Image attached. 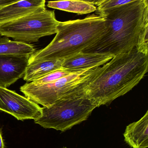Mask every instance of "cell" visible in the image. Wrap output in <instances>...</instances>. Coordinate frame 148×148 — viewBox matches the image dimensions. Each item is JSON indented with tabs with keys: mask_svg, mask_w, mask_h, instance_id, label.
<instances>
[{
	"mask_svg": "<svg viewBox=\"0 0 148 148\" xmlns=\"http://www.w3.org/2000/svg\"><path fill=\"white\" fill-rule=\"evenodd\" d=\"M114 57L106 54L80 52L63 59L62 68L64 69L81 70L101 67Z\"/></svg>",
	"mask_w": 148,
	"mask_h": 148,
	"instance_id": "obj_10",
	"label": "cell"
},
{
	"mask_svg": "<svg viewBox=\"0 0 148 148\" xmlns=\"http://www.w3.org/2000/svg\"><path fill=\"white\" fill-rule=\"evenodd\" d=\"M0 110L22 121L35 120L41 114V108L38 104L15 91L1 87Z\"/></svg>",
	"mask_w": 148,
	"mask_h": 148,
	"instance_id": "obj_7",
	"label": "cell"
},
{
	"mask_svg": "<svg viewBox=\"0 0 148 148\" xmlns=\"http://www.w3.org/2000/svg\"><path fill=\"white\" fill-rule=\"evenodd\" d=\"M59 22L54 10L46 8L19 19L0 24L1 36L28 43L36 42L41 37L57 33Z\"/></svg>",
	"mask_w": 148,
	"mask_h": 148,
	"instance_id": "obj_6",
	"label": "cell"
},
{
	"mask_svg": "<svg viewBox=\"0 0 148 148\" xmlns=\"http://www.w3.org/2000/svg\"><path fill=\"white\" fill-rule=\"evenodd\" d=\"M124 140L133 148L148 147V111L139 121L130 123L123 134Z\"/></svg>",
	"mask_w": 148,
	"mask_h": 148,
	"instance_id": "obj_11",
	"label": "cell"
},
{
	"mask_svg": "<svg viewBox=\"0 0 148 148\" xmlns=\"http://www.w3.org/2000/svg\"><path fill=\"white\" fill-rule=\"evenodd\" d=\"M1 34H0V37H1Z\"/></svg>",
	"mask_w": 148,
	"mask_h": 148,
	"instance_id": "obj_20",
	"label": "cell"
},
{
	"mask_svg": "<svg viewBox=\"0 0 148 148\" xmlns=\"http://www.w3.org/2000/svg\"><path fill=\"white\" fill-rule=\"evenodd\" d=\"M30 56H0V87L7 88L23 77Z\"/></svg>",
	"mask_w": 148,
	"mask_h": 148,
	"instance_id": "obj_8",
	"label": "cell"
},
{
	"mask_svg": "<svg viewBox=\"0 0 148 148\" xmlns=\"http://www.w3.org/2000/svg\"><path fill=\"white\" fill-rule=\"evenodd\" d=\"M63 60L57 59L29 64L23 76V80L27 83L31 82L51 72L63 69Z\"/></svg>",
	"mask_w": 148,
	"mask_h": 148,
	"instance_id": "obj_12",
	"label": "cell"
},
{
	"mask_svg": "<svg viewBox=\"0 0 148 148\" xmlns=\"http://www.w3.org/2000/svg\"><path fill=\"white\" fill-rule=\"evenodd\" d=\"M19 1L21 0H0V8L9 5L13 3Z\"/></svg>",
	"mask_w": 148,
	"mask_h": 148,
	"instance_id": "obj_17",
	"label": "cell"
},
{
	"mask_svg": "<svg viewBox=\"0 0 148 148\" xmlns=\"http://www.w3.org/2000/svg\"><path fill=\"white\" fill-rule=\"evenodd\" d=\"M101 67L83 69L50 83L36 85L27 82L20 90L32 101L47 107L64 97L83 95V88L98 74Z\"/></svg>",
	"mask_w": 148,
	"mask_h": 148,
	"instance_id": "obj_4",
	"label": "cell"
},
{
	"mask_svg": "<svg viewBox=\"0 0 148 148\" xmlns=\"http://www.w3.org/2000/svg\"><path fill=\"white\" fill-rule=\"evenodd\" d=\"M108 23L95 14L83 19L59 22L53 40L46 47L30 57L29 64L50 60H63L82 52L107 32Z\"/></svg>",
	"mask_w": 148,
	"mask_h": 148,
	"instance_id": "obj_3",
	"label": "cell"
},
{
	"mask_svg": "<svg viewBox=\"0 0 148 148\" xmlns=\"http://www.w3.org/2000/svg\"><path fill=\"white\" fill-rule=\"evenodd\" d=\"M45 3L46 0H21L0 8V24L46 8Z\"/></svg>",
	"mask_w": 148,
	"mask_h": 148,
	"instance_id": "obj_9",
	"label": "cell"
},
{
	"mask_svg": "<svg viewBox=\"0 0 148 148\" xmlns=\"http://www.w3.org/2000/svg\"><path fill=\"white\" fill-rule=\"evenodd\" d=\"M0 148H6L1 129H0Z\"/></svg>",
	"mask_w": 148,
	"mask_h": 148,
	"instance_id": "obj_18",
	"label": "cell"
},
{
	"mask_svg": "<svg viewBox=\"0 0 148 148\" xmlns=\"http://www.w3.org/2000/svg\"><path fill=\"white\" fill-rule=\"evenodd\" d=\"M62 148H67L66 147H64Z\"/></svg>",
	"mask_w": 148,
	"mask_h": 148,
	"instance_id": "obj_19",
	"label": "cell"
},
{
	"mask_svg": "<svg viewBox=\"0 0 148 148\" xmlns=\"http://www.w3.org/2000/svg\"><path fill=\"white\" fill-rule=\"evenodd\" d=\"M82 70L83 69L73 70V69H59V70L51 72L31 82L36 85L50 83L55 82L63 77L69 75L70 74L74 73Z\"/></svg>",
	"mask_w": 148,
	"mask_h": 148,
	"instance_id": "obj_15",
	"label": "cell"
},
{
	"mask_svg": "<svg viewBox=\"0 0 148 148\" xmlns=\"http://www.w3.org/2000/svg\"><path fill=\"white\" fill-rule=\"evenodd\" d=\"M148 55L135 48L114 56L101 67L82 94L97 107L110 103L139 83L147 73Z\"/></svg>",
	"mask_w": 148,
	"mask_h": 148,
	"instance_id": "obj_1",
	"label": "cell"
},
{
	"mask_svg": "<svg viewBox=\"0 0 148 148\" xmlns=\"http://www.w3.org/2000/svg\"><path fill=\"white\" fill-rule=\"evenodd\" d=\"M134 1L135 0H98L94 4L96 7V11L100 12Z\"/></svg>",
	"mask_w": 148,
	"mask_h": 148,
	"instance_id": "obj_16",
	"label": "cell"
},
{
	"mask_svg": "<svg viewBox=\"0 0 148 148\" xmlns=\"http://www.w3.org/2000/svg\"><path fill=\"white\" fill-rule=\"evenodd\" d=\"M48 8L75 13L78 15L90 14L96 10L93 3L84 0H59L49 1Z\"/></svg>",
	"mask_w": 148,
	"mask_h": 148,
	"instance_id": "obj_13",
	"label": "cell"
},
{
	"mask_svg": "<svg viewBox=\"0 0 148 148\" xmlns=\"http://www.w3.org/2000/svg\"><path fill=\"white\" fill-rule=\"evenodd\" d=\"M108 23V29L99 40L82 51L113 56L131 51L140 36L148 32V0H135L96 12Z\"/></svg>",
	"mask_w": 148,
	"mask_h": 148,
	"instance_id": "obj_2",
	"label": "cell"
},
{
	"mask_svg": "<svg viewBox=\"0 0 148 148\" xmlns=\"http://www.w3.org/2000/svg\"><path fill=\"white\" fill-rule=\"evenodd\" d=\"M35 52L32 45L11 40L8 37H0V56H31Z\"/></svg>",
	"mask_w": 148,
	"mask_h": 148,
	"instance_id": "obj_14",
	"label": "cell"
},
{
	"mask_svg": "<svg viewBox=\"0 0 148 148\" xmlns=\"http://www.w3.org/2000/svg\"><path fill=\"white\" fill-rule=\"evenodd\" d=\"M96 108L84 95L64 97L41 108V116L34 121L44 128L64 132L87 120Z\"/></svg>",
	"mask_w": 148,
	"mask_h": 148,
	"instance_id": "obj_5",
	"label": "cell"
}]
</instances>
